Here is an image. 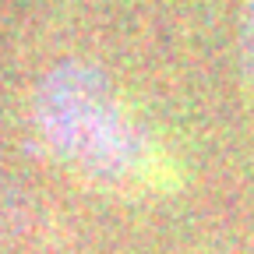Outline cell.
Instances as JSON below:
<instances>
[{
  "label": "cell",
  "mask_w": 254,
  "mask_h": 254,
  "mask_svg": "<svg viewBox=\"0 0 254 254\" xmlns=\"http://www.w3.org/2000/svg\"><path fill=\"white\" fill-rule=\"evenodd\" d=\"M36 127L60 163L95 187L138 194L173 184L166 148L95 67L50 71L36 95Z\"/></svg>",
  "instance_id": "obj_1"
},
{
  "label": "cell",
  "mask_w": 254,
  "mask_h": 254,
  "mask_svg": "<svg viewBox=\"0 0 254 254\" xmlns=\"http://www.w3.org/2000/svg\"><path fill=\"white\" fill-rule=\"evenodd\" d=\"M43 233V215L21 184L0 173V244H21Z\"/></svg>",
  "instance_id": "obj_2"
},
{
  "label": "cell",
  "mask_w": 254,
  "mask_h": 254,
  "mask_svg": "<svg viewBox=\"0 0 254 254\" xmlns=\"http://www.w3.org/2000/svg\"><path fill=\"white\" fill-rule=\"evenodd\" d=\"M237 57H240V78H244V85L254 88V0H244V11H240Z\"/></svg>",
  "instance_id": "obj_3"
}]
</instances>
